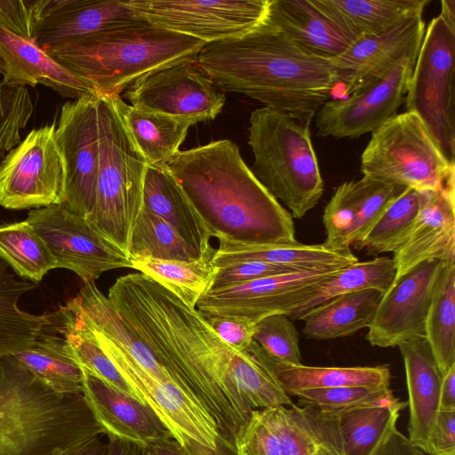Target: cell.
Here are the masks:
<instances>
[{"instance_id": "cell-1", "label": "cell", "mask_w": 455, "mask_h": 455, "mask_svg": "<svg viewBox=\"0 0 455 455\" xmlns=\"http://www.w3.org/2000/svg\"><path fill=\"white\" fill-rule=\"evenodd\" d=\"M108 298L176 385L213 419L220 438L235 447L254 411L230 377L239 350L225 343L196 309L141 273L118 277Z\"/></svg>"}, {"instance_id": "cell-2", "label": "cell", "mask_w": 455, "mask_h": 455, "mask_svg": "<svg viewBox=\"0 0 455 455\" xmlns=\"http://www.w3.org/2000/svg\"><path fill=\"white\" fill-rule=\"evenodd\" d=\"M196 60L222 92L302 116H315L338 85L331 60L303 52L267 16L239 37L206 44Z\"/></svg>"}, {"instance_id": "cell-3", "label": "cell", "mask_w": 455, "mask_h": 455, "mask_svg": "<svg viewBox=\"0 0 455 455\" xmlns=\"http://www.w3.org/2000/svg\"><path fill=\"white\" fill-rule=\"evenodd\" d=\"M212 236L247 244L293 243V218L229 140L180 150L166 164Z\"/></svg>"}, {"instance_id": "cell-4", "label": "cell", "mask_w": 455, "mask_h": 455, "mask_svg": "<svg viewBox=\"0 0 455 455\" xmlns=\"http://www.w3.org/2000/svg\"><path fill=\"white\" fill-rule=\"evenodd\" d=\"M104 434L84 394L56 393L0 357V455H67Z\"/></svg>"}, {"instance_id": "cell-5", "label": "cell", "mask_w": 455, "mask_h": 455, "mask_svg": "<svg viewBox=\"0 0 455 455\" xmlns=\"http://www.w3.org/2000/svg\"><path fill=\"white\" fill-rule=\"evenodd\" d=\"M205 44L136 18L44 51L98 96H114L148 74L196 60Z\"/></svg>"}, {"instance_id": "cell-6", "label": "cell", "mask_w": 455, "mask_h": 455, "mask_svg": "<svg viewBox=\"0 0 455 455\" xmlns=\"http://www.w3.org/2000/svg\"><path fill=\"white\" fill-rule=\"evenodd\" d=\"M314 116L263 107L250 116L248 143L256 178L292 218L301 219L320 201L323 181L313 147Z\"/></svg>"}, {"instance_id": "cell-7", "label": "cell", "mask_w": 455, "mask_h": 455, "mask_svg": "<svg viewBox=\"0 0 455 455\" xmlns=\"http://www.w3.org/2000/svg\"><path fill=\"white\" fill-rule=\"evenodd\" d=\"M98 120L100 152L95 203L86 220L127 255L131 231L142 208L147 163L111 96H99Z\"/></svg>"}, {"instance_id": "cell-8", "label": "cell", "mask_w": 455, "mask_h": 455, "mask_svg": "<svg viewBox=\"0 0 455 455\" xmlns=\"http://www.w3.org/2000/svg\"><path fill=\"white\" fill-rule=\"evenodd\" d=\"M454 171L422 120L409 111L372 132L361 156L363 177L419 191L443 188Z\"/></svg>"}, {"instance_id": "cell-9", "label": "cell", "mask_w": 455, "mask_h": 455, "mask_svg": "<svg viewBox=\"0 0 455 455\" xmlns=\"http://www.w3.org/2000/svg\"><path fill=\"white\" fill-rule=\"evenodd\" d=\"M455 29L438 15L429 22L414 65L404 104L415 113L443 155L454 163Z\"/></svg>"}, {"instance_id": "cell-10", "label": "cell", "mask_w": 455, "mask_h": 455, "mask_svg": "<svg viewBox=\"0 0 455 455\" xmlns=\"http://www.w3.org/2000/svg\"><path fill=\"white\" fill-rule=\"evenodd\" d=\"M270 0H129L136 16L206 44L239 37L266 18Z\"/></svg>"}, {"instance_id": "cell-11", "label": "cell", "mask_w": 455, "mask_h": 455, "mask_svg": "<svg viewBox=\"0 0 455 455\" xmlns=\"http://www.w3.org/2000/svg\"><path fill=\"white\" fill-rule=\"evenodd\" d=\"M55 124L32 130L0 164V205L38 209L64 201L65 172Z\"/></svg>"}, {"instance_id": "cell-12", "label": "cell", "mask_w": 455, "mask_h": 455, "mask_svg": "<svg viewBox=\"0 0 455 455\" xmlns=\"http://www.w3.org/2000/svg\"><path fill=\"white\" fill-rule=\"evenodd\" d=\"M84 320L139 399L156 414L184 449L196 443L217 449V424L195 399L175 384L163 383L150 376L122 348Z\"/></svg>"}, {"instance_id": "cell-13", "label": "cell", "mask_w": 455, "mask_h": 455, "mask_svg": "<svg viewBox=\"0 0 455 455\" xmlns=\"http://www.w3.org/2000/svg\"><path fill=\"white\" fill-rule=\"evenodd\" d=\"M26 220L47 245L57 268L75 272L84 283L94 282L108 270L132 268L124 252L63 203L31 210Z\"/></svg>"}, {"instance_id": "cell-14", "label": "cell", "mask_w": 455, "mask_h": 455, "mask_svg": "<svg viewBox=\"0 0 455 455\" xmlns=\"http://www.w3.org/2000/svg\"><path fill=\"white\" fill-rule=\"evenodd\" d=\"M124 97L141 110L189 122L214 119L226 96L197 60H187L155 71L125 90Z\"/></svg>"}, {"instance_id": "cell-15", "label": "cell", "mask_w": 455, "mask_h": 455, "mask_svg": "<svg viewBox=\"0 0 455 455\" xmlns=\"http://www.w3.org/2000/svg\"><path fill=\"white\" fill-rule=\"evenodd\" d=\"M98 99L96 94H88L66 102L55 130L65 172L63 204L85 219L95 203L100 152Z\"/></svg>"}, {"instance_id": "cell-16", "label": "cell", "mask_w": 455, "mask_h": 455, "mask_svg": "<svg viewBox=\"0 0 455 455\" xmlns=\"http://www.w3.org/2000/svg\"><path fill=\"white\" fill-rule=\"evenodd\" d=\"M416 60L405 58L367 87L325 102L315 113L317 135L356 139L395 116L404 103Z\"/></svg>"}, {"instance_id": "cell-17", "label": "cell", "mask_w": 455, "mask_h": 455, "mask_svg": "<svg viewBox=\"0 0 455 455\" xmlns=\"http://www.w3.org/2000/svg\"><path fill=\"white\" fill-rule=\"evenodd\" d=\"M335 271L289 272L207 291L196 309L203 315L239 316L255 323L272 315H289L317 283Z\"/></svg>"}, {"instance_id": "cell-18", "label": "cell", "mask_w": 455, "mask_h": 455, "mask_svg": "<svg viewBox=\"0 0 455 455\" xmlns=\"http://www.w3.org/2000/svg\"><path fill=\"white\" fill-rule=\"evenodd\" d=\"M423 12L400 20L387 30L355 40L331 60L345 98L388 74L402 60L417 58L426 31Z\"/></svg>"}, {"instance_id": "cell-19", "label": "cell", "mask_w": 455, "mask_h": 455, "mask_svg": "<svg viewBox=\"0 0 455 455\" xmlns=\"http://www.w3.org/2000/svg\"><path fill=\"white\" fill-rule=\"evenodd\" d=\"M443 261H424L414 267L382 296L366 339L382 348L424 335L425 323Z\"/></svg>"}, {"instance_id": "cell-20", "label": "cell", "mask_w": 455, "mask_h": 455, "mask_svg": "<svg viewBox=\"0 0 455 455\" xmlns=\"http://www.w3.org/2000/svg\"><path fill=\"white\" fill-rule=\"evenodd\" d=\"M405 189L363 176L340 184L323 211L326 236L323 244L339 251L350 250Z\"/></svg>"}, {"instance_id": "cell-21", "label": "cell", "mask_w": 455, "mask_h": 455, "mask_svg": "<svg viewBox=\"0 0 455 455\" xmlns=\"http://www.w3.org/2000/svg\"><path fill=\"white\" fill-rule=\"evenodd\" d=\"M454 259L455 183L452 179L439 189L423 192L410 235L393 253L394 283L424 261Z\"/></svg>"}, {"instance_id": "cell-22", "label": "cell", "mask_w": 455, "mask_h": 455, "mask_svg": "<svg viewBox=\"0 0 455 455\" xmlns=\"http://www.w3.org/2000/svg\"><path fill=\"white\" fill-rule=\"evenodd\" d=\"M408 405L396 397L353 409L322 412L302 407L338 455H377Z\"/></svg>"}, {"instance_id": "cell-23", "label": "cell", "mask_w": 455, "mask_h": 455, "mask_svg": "<svg viewBox=\"0 0 455 455\" xmlns=\"http://www.w3.org/2000/svg\"><path fill=\"white\" fill-rule=\"evenodd\" d=\"M136 18L124 0H44L34 43L46 50Z\"/></svg>"}, {"instance_id": "cell-24", "label": "cell", "mask_w": 455, "mask_h": 455, "mask_svg": "<svg viewBox=\"0 0 455 455\" xmlns=\"http://www.w3.org/2000/svg\"><path fill=\"white\" fill-rule=\"evenodd\" d=\"M83 394L106 435L132 441L144 448L156 441L173 438L148 405L114 388L88 370L83 368Z\"/></svg>"}, {"instance_id": "cell-25", "label": "cell", "mask_w": 455, "mask_h": 455, "mask_svg": "<svg viewBox=\"0 0 455 455\" xmlns=\"http://www.w3.org/2000/svg\"><path fill=\"white\" fill-rule=\"evenodd\" d=\"M0 74L5 86H36L42 84L60 95L77 100L96 94L94 87L52 59L34 42L0 27Z\"/></svg>"}, {"instance_id": "cell-26", "label": "cell", "mask_w": 455, "mask_h": 455, "mask_svg": "<svg viewBox=\"0 0 455 455\" xmlns=\"http://www.w3.org/2000/svg\"><path fill=\"white\" fill-rule=\"evenodd\" d=\"M397 347L403 361L409 395L408 439L427 453L430 433L440 410L443 374L424 335Z\"/></svg>"}, {"instance_id": "cell-27", "label": "cell", "mask_w": 455, "mask_h": 455, "mask_svg": "<svg viewBox=\"0 0 455 455\" xmlns=\"http://www.w3.org/2000/svg\"><path fill=\"white\" fill-rule=\"evenodd\" d=\"M267 19L303 52L324 60L355 42L314 0H270Z\"/></svg>"}, {"instance_id": "cell-28", "label": "cell", "mask_w": 455, "mask_h": 455, "mask_svg": "<svg viewBox=\"0 0 455 455\" xmlns=\"http://www.w3.org/2000/svg\"><path fill=\"white\" fill-rule=\"evenodd\" d=\"M212 264L216 267L240 261H262L296 271H335L358 261L351 250L335 251L323 243L247 244L219 239Z\"/></svg>"}, {"instance_id": "cell-29", "label": "cell", "mask_w": 455, "mask_h": 455, "mask_svg": "<svg viewBox=\"0 0 455 455\" xmlns=\"http://www.w3.org/2000/svg\"><path fill=\"white\" fill-rule=\"evenodd\" d=\"M142 208L166 221L201 257L213 249L205 222L166 168L147 165Z\"/></svg>"}, {"instance_id": "cell-30", "label": "cell", "mask_w": 455, "mask_h": 455, "mask_svg": "<svg viewBox=\"0 0 455 455\" xmlns=\"http://www.w3.org/2000/svg\"><path fill=\"white\" fill-rule=\"evenodd\" d=\"M275 378L289 395L311 389L347 386L389 387L391 373L387 366L322 367L279 362L266 354L252 340L246 349Z\"/></svg>"}, {"instance_id": "cell-31", "label": "cell", "mask_w": 455, "mask_h": 455, "mask_svg": "<svg viewBox=\"0 0 455 455\" xmlns=\"http://www.w3.org/2000/svg\"><path fill=\"white\" fill-rule=\"evenodd\" d=\"M354 41L380 34L416 12L429 0H314Z\"/></svg>"}, {"instance_id": "cell-32", "label": "cell", "mask_w": 455, "mask_h": 455, "mask_svg": "<svg viewBox=\"0 0 455 455\" xmlns=\"http://www.w3.org/2000/svg\"><path fill=\"white\" fill-rule=\"evenodd\" d=\"M382 296L376 290H363L330 299L301 316V331L317 340L352 336L370 326Z\"/></svg>"}, {"instance_id": "cell-33", "label": "cell", "mask_w": 455, "mask_h": 455, "mask_svg": "<svg viewBox=\"0 0 455 455\" xmlns=\"http://www.w3.org/2000/svg\"><path fill=\"white\" fill-rule=\"evenodd\" d=\"M111 97L147 165L166 168L168 161L180 151L192 124L173 116L134 108L124 102L120 95Z\"/></svg>"}, {"instance_id": "cell-34", "label": "cell", "mask_w": 455, "mask_h": 455, "mask_svg": "<svg viewBox=\"0 0 455 455\" xmlns=\"http://www.w3.org/2000/svg\"><path fill=\"white\" fill-rule=\"evenodd\" d=\"M13 356L54 392L83 394V368L66 340L57 335L50 323L29 347Z\"/></svg>"}, {"instance_id": "cell-35", "label": "cell", "mask_w": 455, "mask_h": 455, "mask_svg": "<svg viewBox=\"0 0 455 455\" xmlns=\"http://www.w3.org/2000/svg\"><path fill=\"white\" fill-rule=\"evenodd\" d=\"M36 284L20 279L0 259V357L29 347L50 323L48 315H33L18 306L20 298Z\"/></svg>"}, {"instance_id": "cell-36", "label": "cell", "mask_w": 455, "mask_h": 455, "mask_svg": "<svg viewBox=\"0 0 455 455\" xmlns=\"http://www.w3.org/2000/svg\"><path fill=\"white\" fill-rule=\"evenodd\" d=\"M395 278V267L392 258L375 257L357 261L335 271L330 277L317 283L288 315L291 320H299L310 309L334 297L363 290H376L384 295Z\"/></svg>"}, {"instance_id": "cell-37", "label": "cell", "mask_w": 455, "mask_h": 455, "mask_svg": "<svg viewBox=\"0 0 455 455\" xmlns=\"http://www.w3.org/2000/svg\"><path fill=\"white\" fill-rule=\"evenodd\" d=\"M424 337L443 376L455 365V259L443 262Z\"/></svg>"}, {"instance_id": "cell-38", "label": "cell", "mask_w": 455, "mask_h": 455, "mask_svg": "<svg viewBox=\"0 0 455 455\" xmlns=\"http://www.w3.org/2000/svg\"><path fill=\"white\" fill-rule=\"evenodd\" d=\"M214 249L192 261L132 259V268L149 276L168 289L189 307L196 309L199 299L210 289L216 267Z\"/></svg>"}, {"instance_id": "cell-39", "label": "cell", "mask_w": 455, "mask_h": 455, "mask_svg": "<svg viewBox=\"0 0 455 455\" xmlns=\"http://www.w3.org/2000/svg\"><path fill=\"white\" fill-rule=\"evenodd\" d=\"M0 259L15 274L32 283L40 282L57 262L41 236L25 220L0 226Z\"/></svg>"}, {"instance_id": "cell-40", "label": "cell", "mask_w": 455, "mask_h": 455, "mask_svg": "<svg viewBox=\"0 0 455 455\" xmlns=\"http://www.w3.org/2000/svg\"><path fill=\"white\" fill-rule=\"evenodd\" d=\"M127 255L130 259L192 261L201 257L166 221L141 208L131 231Z\"/></svg>"}, {"instance_id": "cell-41", "label": "cell", "mask_w": 455, "mask_h": 455, "mask_svg": "<svg viewBox=\"0 0 455 455\" xmlns=\"http://www.w3.org/2000/svg\"><path fill=\"white\" fill-rule=\"evenodd\" d=\"M423 192L406 188L389 204L367 235L353 246L365 250L370 255L394 253L410 235Z\"/></svg>"}, {"instance_id": "cell-42", "label": "cell", "mask_w": 455, "mask_h": 455, "mask_svg": "<svg viewBox=\"0 0 455 455\" xmlns=\"http://www.w3.org/2000/svg\"><path fill=\"white\" fill-rule=\"evenodd\" d=\"M260 411L279 439L282 455H338L304 408L292 403Z\"/></svg>"}, {"instance_id": "cell-43", "label": "cell", "mask_w": 455, "mask_h": 455, "mask_svg": "<svg viewBox=\"0 0 455 455\" xmlns=\"http://www.w3.org/2000/svg\"><path fill=\"white\" fill-rule=\"evenodd\" d=\"M230 377L253 410L290 406L293 403L268 371L247 351H237Z\"/></svg>"}, {"instance_id": "cell-44", "label": "cell", "mask_w": 455, "mask_h": 455, "mask_svg": "<svg viewBox=\"0 0 455 455\" xmlns=\"http://www.w3.org/2000/svg\"><path fill=\"white\" fill-rule=\"evenodd\" d=\"M299 406L331 412L379 403L395 398L389 387L347 386L298 392Z\"/></svg>"}, {"instance_id": "cell-45", "label": "cell", "mask_w": 455, "mask_h": 455, "mask_svg": "<svg viewBox=\"0 0 455 455\" xmlns=\"http://www.w3.org/2000/svg\"><path fill=\"white\" fill-rule=\"evenodd\" d=\"M253 340L266 354L279 362L301 363L299 332L286 315H272L258 321Z\"/></svg>"}, {"instance_id": "cell-46", "label": "cell", "mask_w": 455, "mask_h": 455, "mask_svg": "<svg viewBox=\"0 0 455 455\" xmlns=\"http://www.w3.org/2000/svg\"><path fill=\"white\" fill-rule=\"evenodd\" d=\"M0 85L1 158L21 141L20 131L28 123L34 105L27 87Z\"/></svg>"}, {"instance_id": "cell-47", "label": "cell", "mask_w": 455, "mask_h": 455, "mask_svg": "<svg viewBox=\"0 0 455 455\" xmlns=\"http://www.w3.org/2000/svg\"><path fill=\"white\" fill-rule=\"evenodd\" d=\"M235 446L237 455H282L279 439L260 410L252 411Z\"/></svg>"}, {"instance_id": "cell-48", "label": "cell", "mask_w": 455, "mask_h": 455, "mask_svg": "<svg viewBox=\"0 0 455 455\" xmlns=\"http://www.w3.org/2000/svg\"><path fill=\"white\" fill-rule=\"evenodd\" d=\"M44 0H0V27L34 42Z\"/></svg>"}, {"instance_id": "cell-49", "label": "cell", "mask_w": 455, "mask_h": 455, "mask_svg": "<svg viewBox=\"0 0 455 455\" xmlns=\"http://www.w3.org/2000/svg\"><path fill=\"white\" fill-rule=\"evenodd\" d=\"M295 271L296 270L288 267L262 261H240L224 267H216V271L208 291L226 288L266 276Z\"/></svg>"}, {"instance_id": "cell-50", "label": "cell", "mask_w": 455, "mask_h": 455, "mask_svg": "<svg viewBox=\"0 0 455 455\" xmlns=\"http://www.w3.org/2000/svg\"><path fill=\"white\" fill-rule=\"evenodd\" d=\"M212 329L228 346L246 351L253 340L255 323L234 315L201 314Z\"/></svg>"}, {"instance_id": "cell-51", "label": "cell", "mask_w": 455, "mask_h": 455, "mask_svg": "<svg viewBox=\"0 0 455 455\" xmlns=\"http://www.w3.org/2000/svg\"><path fill=\"white\" fill-rule=\"evenodd\" d=\"M429 455H455V410H440L428 440Z\"/></svg>"}, {"instance_id": "cell-52", "label": "cell", "mask_w": 455, "mask_h": 455, "mask_svg": "<svg viewBox=\"0 0 455 455\" xmlns=\"http://www.w3.org/2000/svg\"><path fill=\"white\" fill-rule=\"evenodd\" d=\"M377 455H425V452L411 444L408 437L395 427L381 445Z\"/></svg>"}, {"instance_id": "cell-53", "label": "cell", "mask_w": 455, "mask_h": 455, "mask_svg": "<svg viewBox=\"0 0 455 455\" xmlns=\"http://www.w3.org/2000/svg\"><path fill=\"white\" fill-rule=\"evenodd\" d=\"M439 408L443 411L455 410V365L443 376Z\"/></svg>"}, {"instance_id": "cell-54", "label": "cell", "mask_w": 455, "mask_h": 455, "mask_svg": "<svg viewBox=\"0 0 455 455\" xmlns=\"http://www.w3.org/2000/svg\"><path fill=\"white\" fill-rule=\"evenodd\" d=\"M107 435V455H145V448L141 445L132 441L117 437L116 435Z\"/></svg>"}, {"instance_id": "cell-55", "label": "cell", "mask_w": 455, "mask_h": 455, "mask_svg": "<svg viewBox=\"0 0 455 455\" xmlns=\"http://www.w3.org/2000/svg\"><path fill=\"white\" fill-rule=\"evenodd\" d=\"M146 449L151 455H188L184 448L174 438L156 441L150 443Z\"/></svg>"}, {"instance_id": "cell-56", "label": "cell", "mask_w": 455, "mask_h": 455, "mask_svg": "<svg viewBox=\"0 0 455 455\" xmlns=\"http://www.w3.org/2000/svg\"><path fill=\"white\" fill-rule=\"evenodd\" d=\"M108 442H103L100 436L91 439L67 455H107Z\"/></svg>"}, {"instance_id": "cell-57", "label": "cell", "mask_w": 455, "mask_h": 455, "mask_svg": "<svg viewBox=\"0 0 455 455\" xmlns=\"http://www.w3.org/2000/svg\"><path fill=\"white\" fill-rule=\"evenodd\" d=\"M443 20L451 27L455 29V1L454 0H443L442 10L439 14Z\"/></svg>"}, {"instance_id": "cell-58", "label": "cell", "mask_w": 455, "mask_h": 455, "mask_svg": "<svg viewBox=\"0 0 455 455\" xmlns=\"http://www.w3.org/2000/svg\"><path fill=\"white\" fill-rule=\"evenodd\" d=\"M145 455H151L150 452L145 448Z\"/></svg>"}, {"instance_id": "cell-59", "label": "cell", "mask_w": 455, "mask_h": 455, "mask_svg": "<svg viewBox=\"0 0 455 455\" xmlns=\"http://www.w3.org/2000/svg\"><path fill=\"white\" fill-rule=\"evenodd\" d=\"M0 88H1V85H0Z\"/></svg>"}]
</instances>
